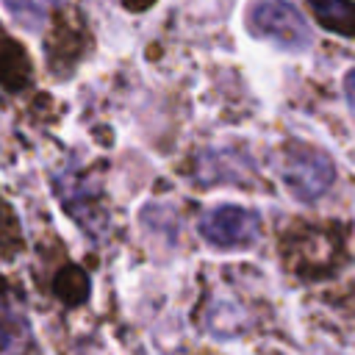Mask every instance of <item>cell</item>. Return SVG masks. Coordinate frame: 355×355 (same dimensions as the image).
Listing matches in <instances>:
<instances>
[{
  "instance_id": "6da1fadb",
  "label": "cell",
  "mask_w": 355,
  "mask_h": 355,
  "mask_svg": "<svg viewBox=\"0 0 355 355\" xmlns=\"http://www.w3.org/2000/svg\"><path fill=\"white\" fill-rule=\"evenodd\" d=\"M277 172L286 189L305 202H313L322 197L333 180H336V166L327 153L311 147V144H288L277 155Z\"/></svg>"
},
{
  "instance_id": "7a4b0ae2",
  "label": "cell",
  "mask_w": 355,
  "mask_h": 355,
  "mask_svg": "<svg viewBox=\"0 0 355 355\" xmlns=\"http://www.w3.org/2000/svg\"><path fill=\"white\" fill-rule=\"evenodd\" d=\"M250 31L280 47L302 50L311 44V28L302 14L283 0H263L250 14Z\"/></svg>"
},
{
  "instance_id": "3957f363",
  "label": "cell",
  "mask_w": 355,
  "mask_h": 355,
  "mask_svg": "<svg viewBox=\"0 0 355 355\" xmlns=\"http://www.w3.org/2000/svg\"><path fill=\"white\" fill-rule=\"evenodd\" d=\"M200 233L205 241L216 247H247L258 239L261 222L258 214L239 208V205H219L202 216Z\"/></svg>"
},
{
  "instance_id": "277c9868",
  "label": "cell",
  "mask_w": 355,
  "mask_h": 355,
  "mask_svg": "<svg viewBox=\"0 0 355 355\" xmlns=\"http://www.w3.org/2000/svg\"><path fill=\"white\" fill-rule=\"evenodd\" d=\"M316 19L347 39H355V0H308Z\"/></svg>"
},
{
  "instance_id": "5b68a950",
  "label": "cell",
  "mask_w": 355,
  "mask_h": 355,
  "mask_svg": "<svg viewBox=\"0 0 355 355\" xmlns=\"http://www.w3.org/2000/svg\"><path fill=\"white\" fill-rule=\"evenodd\" d=\"M308 236H311L313 247H308V241L300 233L291 241V252H294V263H297L294 269H316L319 272L322 266H327L333 261V247H330V239L324 230L308 227Z\"/></svg>"
},
{
  "instance_id": "8992f818",
  "label": "cell",
  "mask_w": 355,
  "mask_h": 355,
  "mask_svg": "<svg viewBox=\"0 0 355 355\" xmlns=\"http://www.w3.org/2000/svg\"><path fill=\"white\" fill-rule=\"evenodd\" d=\"M22 336H25V322H22V316L14 311L8 294L0 288V349H14V347H19Z\"/></svg>"
},
{
  "instance_id": "52a82bcc",
  "label": "cell",
  "mask_w": 355,
  "mask_h": 355,
  "mask_svg": "<svg viewBox=\"0 0 355 355\" xmlns=\"http://www.w3.org/2000/svg\"><path fill=\"white\" fill-rule=\"evenodd\" d=\"M8 11L22 19L25 25H39L42 19H47V14L58 6V0H6Z\"/></svg>"
},
{
  "instance_id": "ba28073f",
  "label": "cell",
  "mask_w": 355,
  "mask_h": 355,
  "mask_svg": "<svg viewBox=\"0 0 355 355\" xmlns=\"http://www.w3.org/2000/svg\"><path fill=\"white\" fill-rule=\"evenodd\" d=\"M344 92H347V100H349V105L355 108V69L344 78Z\"/></svg>"
}]
</instances>
